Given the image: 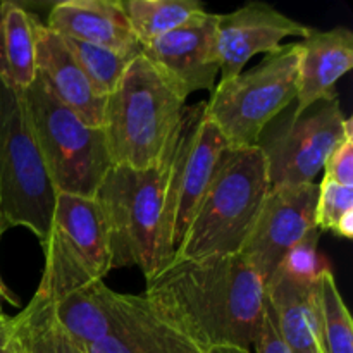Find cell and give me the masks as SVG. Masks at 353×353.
<instances>
[{"label":"cell","instance_id":"cell-28","mask_svg":"<svg viewBox=\"0 0 353 353\" xmlns=\"http://www.w3.org/2000/svg\"><path fill=\"white\" fill-rule=\"evenodd\" d=\"M254 348L255 353H290L286 345L283 343L281 336L278 334L274 321H272L271 312H269L268 302H265L264 321H262L261 331H259Z\"/></svg>","mask_w":353,"mask_h":353},{"label":"cell","instance_id":"cell-10","mask_svg":"<svg viewBox=\"0 0 353 353\" xmlns=\"http://www.w3.org/2000/svg\"><path fill=\"white\" fill-rule=\"evenodd\" d=\"M352 123L340 102L333 100L321 102V107L307 116L290 117L286 126L261 138L257 147L264 154L271 186L314 183Z\"/></svg>","mask_w":353,"mask_h":353},{"label":"cell","instance_id":"cell-5","mask_svg":"<svg viewBox=\"0 0 353 353\" xmlns=\"http://www.w3.org/2000/svg\"><path fill=\"white\" fill-rule=\"evenodd\" d=\"M23 93L34 141L55 192L93 199L112 168L102 128L88 126L59 102L38 72Z\"/></svg>","mask_w":353,"mask_h":353},{"label":"cell","instance_id":"cell-18","mask_svg":"<svg viewBox=\"0 0 353 353\" xmlns=\"http://www.w3.org/2000/svg\"><path fill=\"white\" fill-rule=\"evenodd\" d=\"M316 281H296L278 271L265 285L269 312L290 353H324Z\"/></svg>","mask_w":353,"mask_h":353},{"label":"cell","instance_id":"cell-12","mask_svg":"<svg viewBox=\"0 0 353 353\" xmlns=\"http://www.w3.org/2000/svg\"><path fill=\"white\" fill-rule=\"evenodd\" d=\"M312 28L269 3L250 2L230 14H217L216 55L221 79L240 74L257 54H272L285 38H305Z\"/></svg>","mask_w":353,"mask_h":353},{"label":"cell","instance_id":"cell-27","mask_svg":"<svg viewBox=\"0 0 353 353\" xmlns=\"http://www.w3.org/2000/svg\"><path fill=\"white\" fill-rule=\"evenodd\" d=\"M324 178L343 186H353V123L341 143L331 152L324 164Z\"/></svg>","mask_w":353,"mask_h":353},{"label":"cell","instance_id":"cell-1","mask_svg":"<svg viewBox=\"0 0 353 353\" xmlns=\"http://www.w3.org/2000/svg\"><path fill=\"white\" fill-rule=\"evenodd\" d=\"M143 299L164 324L203 348L254 347L265 285L241 254L172 257L147 278Z\"/></svg>","mask_w":353,"mask_h":353},{"label":"cell","instance_id":"cell-14","mask_svg":"<svg viewBox=\"0 0 353 353\" xmlns=\"http://www.w3.org/2000/svg\"><path fill=\"white\" fill-rule=\"evenodd\" d=\"M88 353H252L243 348H203L162 323L143 295L117 293L112 334Z\"/></svg>","mask_w":353,"mask_h":353},{"label":"cell","instance_id":"cell-22","mask_svg":"<svg viewBox=\"0 0 353 353\" xmlns=\"http://www.w3.org/2000/svg\"><path fill=\"white\" fill-rule=\"evenodd\" d=\"M121 7L141 48L205 12L196 0H121Z\"/></svg>","mask_w":353,"mask_h":353},{"label":"cell","instance_id":"cell-15","mask_svg":"<svg viewBox=\"0 0 353 353\" xmlns=\"http://www.w3.org/2000/svg\"><path fill=\"white\" fill-rule=\"evenodd\" d=\"M353 68V33L348 28L310 33L300 41L299 93L293 119L310 107L336 99V83Z\"/></svg>","mask_w":353,"mask_h":353},{"label":"cell","instance_id":"cell-30","mask_svg":"<svg viewBox=\"0 0 353 353\" xmlns=\"http://www.w3.org/2000/svg\"><path fill=\"white\" fill-rule=\"evenodd\" d=\"M6 230H9V228H7L6 224H3V221L0 219V236H2V234L6 233ZM0 295H3V296H6V299L12 300V296H10V293L6 292V288H3V286H2V283H0Z\"/></svg>","mask_w":353,"mask_h":353},{"label":"cell","instance_id":"cell-21","mask_svg":"<svg viewBox=\"0 0 353 353\" xmlns=\"http://www.w3.org/2000/svg\"><path fill=\"white\" fill-rule=\"evenodd\" d=\"M9 331L21 353H88L57 319L54 300L40 293L9 317Z\"/></svg>","mask_w":353,"mask_h":353},{"label":"cell","instance_id":"cell-26","mask_svg":"<svg viewBox=\"0 0 353 353\" xmlns=\"http://www.w3.org/2000/svg\"><path fill=\"white\" fill-rule=\"evenodd\" d=\"M319 236L321 231L317 230V228L309 231V233H307L305 236L286 254V257L283 259L278 271H283L285 274H288L290 278L296 279V281H316L317 276H319V271L323 269V265L326 264V262L321 261L319 252H317V247H319Z\"/></svg>","mask_w":353,"mask_h":353},{"label":"cell","instance_id":"cell-9","mask_svg":"<svg viewBox=\"0 0 353 353\" xmlns=\"http://www.w3.org/2000/svg\"><path fill=\"white\" fill-rule=\"evenodd\" d=\"M226 141L207 119L205 102L183 109L169 159V178L159 233L161 265L171 261L188 231Z\"/></svg>","mask_w":353,"mask_h":353},{"label":"cell","instance_id":"cell-3","mask_svg":"<svg viewBox=\"0 0 353 353\" xmlns=\"http://www.w3.org/2000/svg\"><path fill=\"white\" fill-rule=\"evenodd\" d=\"M269 190L261 148L226 145L174 257L202 261L240 254Z\"/></svg>","mask_w":353,"mask_h":353},{"label":"cell","instance_id":"cell-4","mask_svg":"<svg viewBox=\"0 0 353 353\" xmlns=\"http://www.w3.org/2000/svg\"><path fill=\"white\" fill-rule=\"evenodd\" d=\"M169 159L171 152L150 169L112 165L100 183L93 199L109 238L112 269L138 268L147 279L161 268L159 233Z\"/></svg>","mask_w":353,"mask_h":353},{"label":"cell","instance_id":"cell-8","mask_svg":"<svg viewBox=\"0 0 353 353\" xmlns=\"http://www.w3.org/2000/svg\"><path fill=\"white\" fill-rule=\"evenodd\" d=\"M45 269L37 293L50 300L103 281L112 271L109 238L95 199L57 193L43 243Z\"/></svg>","mask_w":353,"mask_h":353},{"label":"cell","instance_id":"cell-16","mask_svg":"<svg viewBox=\"0 0 353 353\" xmlns=\"http://www.w3.org/2000/svg\"><path fill=\"white\" fill-rule=\"evenodd\" d=\"M45 26L83 43L121 54H141L121 0H64L52 7Z\"/></svg>","mask_w":353,"mask_h":353},{"label":"cell","instance_id":"cell-20","mask_svg":"<svg viewBox=\"0 0 353 353\" xmlns=\"http://www.w3.org/2000/svg\"><path fill=\"white\" fill-rule=\"evenodd\" d=\"M117 293L105 281L88 285L54 300L55 314L68 333L88 350L112 334Z\"/></svg>","mask_w":353,"mask_h":353},{"label":"cell","instance_id":"cell-25","mask_svg":"<svg viewBox=\"0 0 353 353\" xmlns=\"http://www.w3.org/2000/svg\"><path fill=\"white\" fill-rule=\"evenodd\" d=\"M316 228L350 240L353 236V186L323 179L316 203Z\"/></svg>","mask_w":353,"mask_h":353},{"label":"cell","instance_id":"cell-29","mask_svg":"<svg viewBox=\"0 0 353 353\" xmlns=\"http://www.w3.org/2000/svg\"><path fill=\"white\" fill-rule=\"evenodd\" d=\"M2 299H6V296L0 295V302H2ZM0 353H21L17 350L12 336H10L9 317L2 310V303H0Z\"/></svg>","mask_w":353,"mask_h":353},{"label":"cell","instance_id":"cell-19","mask_svg":"<svg viewBox=\"0 0 353 353\" xmlns=\"http://www.w3.org/2000/svg\"><path fill=\"white\" fill-rule=\"evenodd\" d=\"M38 17L17 2L0 3V79L24 92L37 78Z\"/></svg>","mask_w":353,"mask_h":353},{"label":"cell","instance_id":"cell-11","mask_svg":"<svg viewBox=\"0 0 353 353\" xmlns=\"http://www.w3.org/2000/svg\"><path fill=\"white\" fill-rule=\"evenodd\" d=\"M319 185L271 186L240 254L259 272L264 285L290 250L316 228Z\"/></svg>","mask_w":353,"mask_h":353},{"label":"cell","instance_id":"cell-7","mask_svg":"<svg viewBox=\"0 0 353 353\" xmlns=\"http://www.w3.org/2000/svg\"><path fill=\"white\" fill-rule=\"evenodd\" d=\"M55 199L24 93L0 79V219L7 228H28L43 243Z\"/></svg>","mask_w":353,"mask_h":353},{"label":"cell","instance_id":"cell-13","mask_svg":"<svg viewBox=\"0 0 353 353\" xmlns=\"http://www.w3.org/2000/svg\"><path fill=\"white\" fill-rule=\"evenodd\" d=\"M217 14L203 12L178 30L145 45L147 57L188 100L200 90L212 92L219 74L216 55Z\"/></svg>","mask_w":353,"mask_h":353},{"label":"cell","instance_id":"cell-24","mask_svg":"<svg viewBox=\"0 0 353 353\" xmlns=\"http://www.w3.org/2000/svg\"><path fill=\"white\" fill-rule=\"evenodd\" d=\"M62 40L68 45L69 52L83 69L88 81L92 83L93 90L103 99H107L114 92L119 79L126 72L128 65L138 57L137 54H121V52L107 50L97 45L71 40V38L62 37Z\"/></svg>","mask_w":353,"mask_h":353},{"label":"cell","instance_id":"cell-23","mask_svg":"<svg viewBox=\"0 0 353 353\" xmlns=\"http://www.w3.org/2000/svg\"><path fill=\"white\" fill-rule=\"evenodd\" d=\"M317 299L321 309V338L324 353H353V324L336 279L327 264L317 276Z\"/></svg>","mask_w":353,"mask_h":353},{"label":"cell","instance_id":"cell-17","mask_svg":"<svg viewBox=\"0 0 353 353\" xmlns=\"http://www.w3.org/2000/svg\"><path fill=\"white\" fill-rule=\"evenodd\" d=\"M34 65L59 102L71 109L88 126H102L105 99L93 90L62 37L48 30L41 21L37 24Z\"/></svg>","mask_w":353,"mask_h":353},{"label":"cell","instance_id":"cell-2","mask_svg":"<svg viewBox=\"0 0 353 353\" xmlns=\"http://www.w3.org/2000/svg\"><path fill=\"white\" fill-rule=\"evenodd\" d=\"M186 99L138 55L105 99L102 131L112 165L150 169L169 155Z\"/></svg>","mask_w":353,"mask_h":353},{"label":"cell","instance_id":"cell-6","mask_svg":"<svg viewBox=\"0 0 353 353\" xmlns=\"http://www.w3.org/2000/svg\"><path fill=\"white\" fill-rule=\"evenodd\" d=\"M300 43L283 45L257 65L219 79L205 102V116L228 147H254L265 128L299 93Z\"/></svg>","mask_w":353,"mask_h":353}]
</instances>
